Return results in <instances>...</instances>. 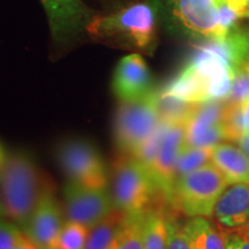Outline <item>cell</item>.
Returning a JSON list of instances; mask_svg holds the SVG:
<instances>
[{"label":"cell","instance_id":"cell-1","mask_svg":"<svg viewBox=\"0 0 249 249\" xmlns=\"http://www.w3.org/2000/svg\"><path fill=\"white\" fill-rule=\"evenodd\" d=\"M52 192L35 161L26 152H12L0 166V202L8 218L23 229L42 196Z\"/></svg>","mask_w":249,"mask_h":249},{"label":"cell","instance_id":"cell-2","mask_svg":"<svg viewBox=\"0 0 249 249\" xmlns=\"http://www.w3.org/2000/svg\"><path fill=\"white\" fill-rule=\"evenodd\" d=\"M87 33L107 44L151 53L156 39V11L149 4H134L117 13L95 17Z\"/></svg>","mask_w":249,"mask_h":249},{"label":"cell","instance_id":"cell-3","mask_svg":"<svg viewBox=\"0 0 249 249\" xmlns=\"http://www.w3.org/2000/svg\"><path fill=\"white\" fill-rule=\"evenodd\" d=\"M111 196L114 208L126 214L171 207L147 167L129 155L121 156L113 165Z\"/></svg>","mask_w":249,"mask_h":249},{"label":"cell","instance_id":"cell-4","mask_svg":"<svg viewBox=\"0 0 249 249\" xmlns=\"http://www.w3.org/2000/svg\"><path fill=\"white\" fill-rule=\"evenodd\" d=\"M227 186L224 174L210 161L176 180L170 204L188 217H210Z\"/></svg>","mask_w":249,"mask_h":249},{"label":"cell","instance_id":"cell-5","mask_svg":"<svg viewBox=\"0 0 249 249\" xmlns=\"http://www.w3.org/2000/svg\"><path fill=\"white\" fill-rule=\"evenodd\" d=\"M156 98L157 91L154 90L142 98L120 103L114 120V136L123 155H135L163 124Z\"/></svg>","mask_w":249,"mask_h":249},{"label":"cell","instance_id":"cell-6","mask_svg":"<svg viewBox=\"0 0 249 249\" xmlns=\"http://www.w3.org/2000/svg\"><path fill=\"white\" fill-rule=\"evenodd\" d=\"M55 157L62 172L71 181L97 188L107 186L104 160L97 149L87 140L71 139L61 142Z\"/></svg>","mask_w":249,"mask_h":249},{"label":"cell","instance_id":"cell-7","mask_svg":"<svg viewBox=\"0 0 249 249\" xmlns=\"http://www.w3.org/2000/svg\"><path fill=\"white\" fill-rule=\"evenodd\" d=\"M62 193L66 222L81 224L89 230L116 209L107 187H89L70 180L65 185Z\"/></svg>","mask_w":249,"mask_h":249},{"label":"cell","instance_id":"cell-8","mask_svg":"<svg viewBox=\"0 0 249 249\" xmlns=\"http://www.w3.org/2000/svg\"><path fill=\"white\" fill-rule=\"evenodd\" d=\"M186 124H165L160 150L149 169L156 185L169 203L176 181L177 160L186 145Z\"/></svg>","mask_w":249,"mask_h":249},{"label":"cell","instance_id":"cell-9","mask_svg":"<svg viewBox=\"0 0 249 249\" xmlns=\"http://www.w3.org/2000/svg\"><path fill=\"white\" fill-rule=\"evenodd\" d=\"M173 12L183 27L208 40L222 39L227 34L220 24L218 0H172Z\"/></svg>","mask_w":249,"mask_h":249},{"label":"cell","instance_id":"cell-10","mask_svg":"<svg viewBox=\"0 0 249 249\" xmlns=\"http://www.w3.org/2000/svg\"><path fill=\"white\" fill-rule=\"evenodd\" d=\"M48 15L52 36L65 42L79 36L95 18L81 0H40Z\"/></svg>","mask_w":249,"mask_h":249},{"label":"cell","instance_id":"cell-11","mask_svg":"<svg viewBox=\"0 0 249 249\" xmlns=\"http://www.w3.org/2000/svg\"><path fill=\"white\" fill-rule=\"evenodd\" d=\"M64 226L62 211L52 192L45 193L37 204L23 233L38 249H55Z\"/></svg>","mask_w":249,"mask_h":249},{"label":"cell","instance_id":"cell-12","mask_svg":"<svg viewBox=\"0 0 249 249\" xmlns=\"http://www.w3.org/2000/svg\"><path fill=\"white\" fill-rule=\"evenodd\" d=\"M112 88L120 102L142 98L154 91L152 76L144 59L139 53L121 59L114 71Z\"/></svg>","mask_w":249,"mask_h":249},{"label":"cell","instance_id":"cell-13","mask_svg":"<svg viewBox=\"0 0 249 249\" xmlns=\"http://www.w3.org/2000/svg\"><path fill=\"white\" fill-rule=\"evenodd\" d=\"M222 229H238L249 225V183H231L218 198L213 213Z\"/></svg>","mask_w":249,"mask_h":249},{"label":"cell","instance_id":"cell-14","mask_svg":"<svg viewBox=\"0 0 249 249\" xmlns=\"http://www.w3.org/2000/svg\"><path fill=\"white\" fill-rule=\"evenodd\" d=\"M211 163L224 174L229 185L249 183V156L233 142H220L213 145Z\"/></svg>","mask_w":249,"mask_h":249},{"label":"cell","instance_id":"cell-15","mask_svg":"<svg viewBox=\"0 0 249 249\" xmlns=\"http://www.w3.org/2000/svg\"><path fill=\"white\" fill-rule=\"evenodd\" d=\"M127 214L114 209L89 231L83 249H117Z\"/></svg>","mask_w":249,"mask_h":249},{"label":"cell","instance_id":"cell-16","mask_svg":"<svg viewBox=\"0 0 249 249\" xmlns=\"http://www.w3.org/2000/svg\"><path fill=\"white\" fill-rule=\"evenodd\" d=\"M182 225L192 249H226L220 227L208 217H191Z\"/></svg>","mask_w":249,"mask_h":249},{"label":"cell","instance_id":"cell-17","mask_svg":"<svg viewBox=\"0 0 249 249\" xmlns=\"http://www.w3.org/2000/svg\"><path fill=\"white\" fill-rule=\"evenodd\" d=\"M166 207L152 208L144 213L143 249H167Z\"/></svg>","mask_w":249,"mask_h":249},{"label":"cell","instance_id":"cell-18","mask_svg":"<svg viewBox=\"0 0 249 249\" xmlns=\"http://www.w3.org/2000/svg\"><path fill=\"white\" fill-rule=\"evenodd\" d=\"M158 113L164 124H187L194 112L197 103L181 101L172 96H167L157 91L156 98Z\"/></svg>","mask_w":249,"mask_h":249},{"label":"cell","instance_id":"cell-19","mask_svg":"<svg viewBox=\"0 0 249 249\" xmlns=\"http://www.w3.org/2000/svg\"><path fill=\"white\" fill-rule=\"evenodd\" d=\"M213 147H189L185 145L176 165V180L185 174L210 163ZM176 182V181H174Z\"/></svg>","mask_w":249,"mask_h":249},{"label":"cell","instance_id":"cell-20","mask_svg":"<svg viewBox=\"0 0 249 249\" xmlns=\"http://www.w3.org/2000/svg\"><path fill=\"white\" fill-rule=\"evenodd\" d=\"M144 213L127 214L117 249H143Z\"/></svg>","mask_w":249,"mask_h":249},{"label":"cell","instance_id":"cell-21","mask_svg":"<svg viewBox=\"0 0 249 249\" xmlns=\"http://www.w3.org/2000/svg\"><path fill=\"white\" fill-rule=\"evenodd\" d=\"M88 227L74 222H66L58 236L55 249H83L88 239Z\"/></svg>","mask_w":249,"mask_h":249},{"label":"cell","instance_id":"cell-22","mask_svg":"<svg viewBox=\"0 0 249 249\" xmlns=\"http://www.w3.org/2000/svg\"><path fill=\"white\" fill-rule=\"evenodd\" d=\"M166 229L167 249H192L188 236L183 230V225L180 224L172 214L167 216Z\"/></svg>","mask_w":249,"mask_h":249},{"label":"cell","instance_id":"cell-23","mask_svg":"<svg viewBox=\"0 0 249 249\" xmlns=\"http://www.w3.org/2000/svg\"><path fill=\"white\" fill-rule=\"evenodd\" d=\"M222 235L226 249H249V225L238 229H222Z\"/></svg>","mask_w":249,"mask_h":249},{"label":"cell","instance_id":"cell-24","mask_svg":"<svg viewBox=\"0 0 249 249\" xmlns=\"http://www.w3.org/2000/svg\"><path fill=\"white\" fill-rule=\"evenodd\" d=\"M23 236L18 226L0 220V249H14Z\"/></svg>","mask_w":249,"mask_h":249},{"label":"cell","instance_id":"cell-25","mask_svg":"<svg viewBox=\"0 0 249 249\" xmlns=\"http://www.w3.org/2000/svg\"><path fill=\"white\" fill-rule=\"evenodd\" d=\"M240 108H241L242 120H244L246 130L249 132V97L245 98L244 101L240 102Z\"/></svg>","mask_w":249,"mask_h":249},{"label":"cell","instance_id":"cell-26","mask_svg":"<svg viewBox=\"0 0 249 249\" xmlns=\"http://www.w3.org/2000/svg\"><path fill=\"white\" fill-rule=\"evenodd\" d=\"M249 156V132H246L234 142Z\"/></svg>","mask_w":249,"mask_h":249},{"label":"cell","instance_id":"cell-27","mask_svg":"<svg viewBox=\"0 0 249 249\" xmlns=\"http://www.w3.org/2000/svg\"><path fill=\"white\" fill-rule=\"evenodd\" d=\"M231 7L236 9H248L249 0H225Z\"/></svg>","mask_w":249,"mask_h":249},{"label":"cell","instance_id":"cell-28","mask_svg":"<svg viewBox=\"0 0 249 249\" xmlns=\"http://www.w3.org/2000/svg\"><path fill=\"white\" fill-rule=\"evenodd\" d=\"M14 249H38V248H37L36 246L34 245L33 242H31L26 235H24Z\"/></svg>","mask_w":249,"mask_h":249},{"label":"cell","instance_id":"cell-29","mask_svg":"<svg viewBox=\"0 0 249 249\" xmlns=\"http://www.w3.org/2000/svg\"><path fill=\"white\" fill-rule=\"evenodd\" d=\"M5 157H6V156H5V154H4V150H2L1 145H0V166H1L2 163H4Z\"/></svg>","mask_w":249,"mask_h":249},{"label":"cell","instance_id":"cell-30","mask_svg":"<svg viewBox=\"0 0 249 249\" xmlns=\"http://www.w3.org/2000/svg\"><path fill=\"white\" fill-rule=\"evenodd\" d=\"M5 213H4V209H2V205H1V202H0V218L4 216Z\"/></svg>","mask_w":249,"mask_h":249},{"label":"cell","instance_id":"cell-31","mask_svg":"<svg viewBox=\"0 0 249 249\" xmlns=\"http://www.w3.org/2000/svg\"><path fill=\"white\" fill-rule=\"evenodd\" d=\"M244 70H246V71H249V62H248L247 65H246V67L244 68Z\"/></svg>","mask_w":249,"mask_h":249}]
</instances>
